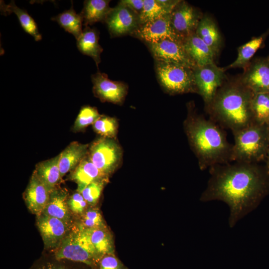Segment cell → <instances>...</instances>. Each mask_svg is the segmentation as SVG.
Returning <instances> with one entry per match:
<instances>
[{
    "instance_id": "9a60e30c",
    "label": "cell",
    "mask_w": 269,
    "mask_h": 269,
    "mask_svg": "<svg viewBox=\"0 0 269 269\" xmlns=\"http://www.w3.org/2000/svg\"><path fill=\"white\" fill-rule=\"evenodd\" d=\"M94 95L102 102L121 104L127 93L124 83L109 79L107 74L100 72L92 76Z\"/></svg>"
},
{
    "instance_id": "484cf974",
    "label": "cell",
    "mask_w": 269,
    "mask_h": 269,
    "mask_svg": "<svg viewBox=\"0 0 269 269\" xmlns=\"http://www.w3.org/2000/svg\"><path fill=\"white\" fill-rule=\"evenodd\" d=\"M0 10L1 13L4 15L11 13H15L18 17L21 27L26 32L32 36L37 41L41 39V35L34 20L26 10L17 7L13 1H11L8 4H5L1 1Z\"/></svg>"
},
{
    "instance_id": "8fae6325",
    "label": "cell",
    "mask_w": 269,
    "mask_h": 269,
    "mask_svg": "<svg viewBox=\"0 0 269 269\" xmlns=\"http://www.w3.org/2000/svg\"><path fill=\"white\" fill-rule=\"evenodd\" d=\"M202 17L198 10L181 0L170 13L172 26L183 40L195 33Z\"/></svg>"
},
{
    "instance_id": "cb8c5ba5",
    "label": "cell",
    "mask_w": 269,
    "mask_h": 269,
    "mask_svg": "<svg viewBox=\"0 0 269 269\" xmlns=\"http://www.w3.org/2000/svg\"><path fill=\"white\" fill-rule=\"evenodd\" d=\"M85 230L91 244L101 259L106 255L114 254L113 238L107 228Z\"/></svg>"
},
{
    "instance_id": "7c38bea8",
    "label": "cell",
    "mask_w": 269,
    "mask_h": 269,
    "mask_svg": "<svg viewBox=\"0 0 269 269\" xmlns=\"http://www.w3.org/2000/svg\"><path fill=\"white\" fill-rule=\"evenodd\" d=\"M105 21L113 36L133 33L139 26L138 15L120 3L111 8Z\"/></svg>"
},
{
    "instance_id": "ffe728a7",
    "label": "cell",
    "mask_w": 269,
    "mask_h": 269,
    "mask_svg": "<svg viewBox=\"0 0 269 269\" xmlns=\"http://www.w3.org/2000/svg\"><path fill=\"white\" fill-rule=\"evenodd\" d=\"M89 147L88 144L72 141L60 153L59 166L62 178L81 162L88 154Z\"/></svg>"
},
{
    "instance_id": "4316f807",
    "label": "cell",
    "mask_w": 269,
    "mask_h": 269,
    "mask_svg": "<svg viewBox=\"0 0 269 269\" xmlns=\"http://www.w3.org/2000/svg\"><path fill=\"white\" fill-rule=\"evenodd\" d=\"M266 35V33H265L260 36L254 37L240 46L238 50L237 58L226 67V69L232 68H243L244 69L249 64L251 59L256 51L262 45Z\"/></svg>"
},
{
    "instance_id": "1f68e13d",
    "label": "cell",
    "mask_w": 269,
    "mask_h": 269,
    "mask_svg": "<svg viewBox=\"0 0 269 269\" xmlns=\"http://www.w3.org/2000/svg\"><path fill=\"white\" fill-rule=\"evenodd\" d=\"M100 116L96 108L89 106L83 107L75 121L72 130L74 132L84 130L89 125H93Z\"/></svg>"
},
{
    "instance_id": "277c9868",
    "label": "cell",
    "mask_w": 269,
    "mask_h": 269,
    "mask_svg": "<svg viewBox=\"0 0 269 269\" xmlns=\"http://www.w3.org/2000/svg\"><path fill=\"white\" fill-rule=\"evenodd\" d=\"M233 134V162L258 163L265 160L269 149L268 125L253 123Z\"/></svg>"
},
{
    "instance_id": "f546056e",
    "label": "cell",
    "mask_w": 269,
    "mask_h": 269,
    "mask_svg": "<svg viewBox=\"0 0 269 269\" xmlns=\"http://www.w3.org/2000/svg\"><path fill=\"white\" fill-rule=\"evenodd\" d=\"M143 7L139 15V25L170 14L157 0H143Z\"/></svg>"
},
{
    "instance_id": "60d3db41",
    "label": "cell",
    "mask_w": 269,
    "mask_h": 269,
    "mask_svg": "<svg viewBox=\"0 0 269 269\" xmlns=\"http://www.w3.org/2000/svg\"><path fill=\"white\" fill-rule=\"evenodd\" d=\"M268 61H269V56L267 57Z\"/></svg>"
},
{
    "instance_id": "74e56055",
    "label": "cell",
    "mask_w": 269,
    "mask_h": 269,
    "mask_svg": "<svg viewBox=\"0 0 269 269\" xmlns=\"http://www.w3.org/2000/svg\"><path fill=\"white\" fill-rule=\"evenodd\" d=\"M36 269H70L67 267L57 263L46 262L41 263Z\"/></svg>"
},
{
    "instance_id": "f1b7e54d",
    "label": "cell",
    "mask_w": 269,
    "mask_h": 269,
    "mask_svg": "<svg viewBox=\"0 0 269 269\" xmlns=\"http://www.w3.org/2000/svg\"><path fill=\"white\" fill-rule=\"evenodd\" d=\"M254 123L259 125L269 124V93L254 94L252 102Z\"/></svg>"
},
{
    "instance_id": "30bf717a",
    "label": "cell",
    "mask_w": 269,
    "mask_h": 269,
    "mask_svg": "<svg viewBox=\"0 0 269 269\" xmlns=\"http://www.w3.org/2000/svg\"><path fill=\"white\" fill-rule=\"evenodd\" d=\"M36 225L46 249L57 248L70 232L71 224L43 213L37 216Z\"/></svg>"
},
{
    "instance_id": "e575fe53",
    "label": "cell",
    "mask_w": 269,
    "mask_h": 269,
    "mask_svg": "<svg viewBox=\"0 0 269 269\" xmlns=\"http://www.w3.org/2000/svg\"><path fill=\"white\" fill-rule=\"evenodd\" d=\"M67 202L71 212L81 215L86 211L88 205L82 194L78 191L68 197Z\"/></svg>"
},
{
    "instance_id": "d590c367",
    "label": "cell",
    "mask_w": 269,
    "mask_h": 269,
    "mask_svg": "<svg viewBox=\"0 0 269 269\" xmlns=\"http://www.w3.org/2000/svg\"><path fill=\"white\" fill-rule=\"evenodd\" d=\"M98 269H123V265L114 254L106 255L100 260Z\"/></svg>"
},
{
    "instance_id": "6da1fadb",
    "label": "cell",
    "mask_w": 269,
    "mask_h": 269,
    "mask_svg": "<svg viewBox=\"0 0 269 269\" xmlns=\"http://www.w3.org/2000/svg\"><path fill=\"white\" fill-rule=\"evenodd\" d=\"M209 170L210 177L200 199L227 204L231 228L255 210L269 194V174L265 166L234 162L216 165Z\"/></svg>"
},
{
    "instance_id": "44dd1931",
    "label": "cell",
    "mask_w": 269,
    "mask_h": 269,
    "mask_svg": "<svg viewBox=\"0 0 269 269\" xmlns=\"http://www.w3.org/2000/svg\"><path fill=\"white\" fill-rule=\"evenodd\" d=\"M60 153L50 159L40 161L35 166L34 171L50 191L58 187L61 182L59 161Z\"/></svg>"
},
{
    "instance_id": "d6a6232c",
    "label": "cell",
    "mask_w": 269,
    "mask_h": 269,
    "mask_svg": "<svg viewBox=\"0 0 269 269\" xmlns=\"http://www.w3.org/2000/svg\"><path fill=\"white\" fill-rule=\"evenodd\" d=\"M107 182L108 178L92 182L81 192V193L88 205L94 206L97 203L104 187Z\"/></svg>"
},
{
    "instance_id": "4dcf8cb0",
    "label": "cell",
    "mask_w": 269,
    "mask_h": 269,
    "mask_svg": "<svg viewBox=\"0 0 269 269\" xmlns=\"http://www.w3.org/2000/svg\"><path fill=\"white\" fill-rule=\"evenodd\" d=\"M92 127L94 131L101 137L115 139L118 123L115 118L101 115Z\"/></svg>"
},
{
    "instance_id": "e0dca14e",
    "label": "cell",
    "mask_w": 269,
    "mask_h": 269,
    "mask_svg": "<svg viewBox=\"0 0 269 269\" xmlns=\"http://www.w3.org/2000/svg\"><path fill=\"white\" fill-rule=\"evenodd\" d=\"M183 44L196 67L215 63L216 55L196 33L185 38Z\"/></svg>"
},
{
    "instance_id": "d6986e66",
    "label": "cell",
    "mask_w": 269,
    "mask_h": 269,
    "mask_svg": "<svg viewBox=\"0 0 269 269\" xmlns=\"http://www.w3.org/2000/svg\"><path fill=\"white\" fill-rule=\"evenodd\" d=\"M68 193L66 189L59 187L50 192L49 201L43 214L71 224V211L68 205Z\"/></svg>"
},
{
    "instance_id": "4fadbf2b",
    "label": "cell",
    "mask_w": 269,
    "mask_h": 269,
    "mask_svg": "<svg viewBox=\"0 0 269 269\" xmlns=\"http://www.w3.org/2000/svg\"><path fill=\"white\" fill-rule=\"evenodd\" d=\"M148 45L157 61L178 64L193 69L196 67L185 51L183 42L164 40Z\"/></svg>"
},
{
    "instance_id": "836d02e7",
    "label": "cell",
    "mask_w": 269,
    "mask_h": 269,
    "mask_svg": "<svg viewBox=\"0 0 269 269\" xmlns=\"http://www.w3.org/2000/svg\"><path fill=\"white\" fill-rule=\"evenodd\" d=\"M79 224L85 229L107 228L102 216L97 208H91L81 215Z\"/></svg>"
},
{
    "instance_id": "ab89813d",
    "label": "cell",
    "mask_w": 269,
    "mask_h": 269,
    "mask_svg": "<svg viewBox=\"0 0 269 269\" xmlns=\"http://www.w3.org/2000/svg\"><path fill=\"white\" fill-rule=\"evenodd\" d=\"M268 130H269V125H268Z\"/></svg>"
},
{
    "instance_id": "9c48e42d",
    "label": "cell",
    "mask_w": 269,
    "mask_h": 269,
    "mask_svg": "<svg viewBox=\"0 0 269 269\" xmlns=\"http://www.w3.org/2000/svg\"><path fill=\"white\" fill-rule=\"evenodd\" d=\"M134 32L148 44L157 43L164 40L180 42L183 41L172 26L170 14L140 25L132 33Z\"/></svg>"
},
{
    "instance_id": "3957f363",
    "label": "cell",
    "mask_w": 269,
    "mask_h": 269,
    "mask_svg": "<svg viewBox=\"0 0 269 269\" xmlns=\"http://www.w3.org/2000/svg\"><path fill=\"white\" fill-rule=\"evenodd\" d=\"M254 95L240 78L226 80L206 107L210 119L233 133L255 123L252 111Z\"/></svg>"
},
{
    "instance_id": "2e32d148",
    "label": "cell",
    "mask_w": 269,
    "mask_h": 269,
    "mask_svg": "<svg viewBox=\"0 0 269 269\" xmlns=\"http://www.w3.org/2000/svg\"><path fill=\"white\" fill-rule=\"evenodd\" d=\"M51 191L33 171L23 198L29 210L38 216L42 213L50 198Z\"/></svg>"
},
{
    "instance_id": "5b68a950",
    "label": "cell",
    "mask_w": 269,
    "mask_h": 269,
    "mask_svg": "<svg viewBox=\"0 0 269 269\" xmlns=\"http://www.w3.org/2000/svg\"><path fill=\"white\" fill-rule=\"evenodd\" d=\"M54 251L55 260L83 263L93 269L99 268L101 260L91 244L85 229L79 224Z\"/></svg>"
},
{
    "instance_id": "d4e9b609",
    "label": "cell",
    "mask_w": 269,
    "mask_h": 269,
    "mask_svg": "<svg viewBox=\"0 0 269 269\" xmlns=\"http://www.w3.org/2000/svg\"><path fill=\"white\" fill-rule=\"evenodd\" d=\"M109 2L106 0H85L83 8L80 13L84 25L86 26L96 22L105 21L111 9L109 5Z\"/></svg>"
},
{
    "instance_id": "7402d4cb",
    "label": "cell",
    "mask_w": 269,
    "mask_h": 269,
    "mask_svg": "<svg viewBox=\"0 0 269 269\" xmlns=\"http://www.w3.org/2000/svg\"><path fill=\"white\" fill-rule=\"evenodd\" d=\"M195 33L216 55L219 53L222 38L218 27L212 18L207 15L202 16Z\"/></svg>"
},
{
    "instance_id": "8992f818",
    "label": "cell",
    "mask_w": 269,
    "mask_h": 269,
    "mask_svg": "<svg viewBox=\"0 0 269 269\" xmlns=\"http://www.w3.org/2000/svg\"><path fill=\"white\" fill-rule=\"evenodd\" d=\"M156 72L161 85L169 93H197L194 69L178 64L156 60Z\"/></svg>"
},
{
    "instance_id": "5bb4252c",
    "label": "cell",
    "mask_w": 269,
    "mask_h": 269,
    "mask_svg": "<svg viewBox=\"0 0 269 269\" xmlns=\"http://www.w3.org/2000/svg\"><path fill=\"white\" fill-rule=\"evenodd\" d=\"M240 79L254 94L269 93V61L267 58L250 62Z\"/></svg>"
},
{
    "instance_id": "8d00e7d4",
    "label": "cell",
    "mask_w": 269,
    "mask_h": 269,
    "mask_svg": "<svg viewBox=\"0 0 269 269\" xmlns=\"http://www.w3.org/2000/svg\"><path fill=\"white\" fill-rule=\"evenodd\" d=\"M139 15L143 7V0H123L119 2Z\"/></svg>"
},
{
    "instance_id": "52a82bcc",
    "label": "cell",
    "mask_w": 269,
    "mask_h": 269,
    "mask_svg": "<svg viewBox=\"0 0 269 269\" xmlns=\"http://www.w3.org/2000/svg\"><path fill=\"white\" fill-rule=\"evenodd\" d=\"M88 155L99 170L108 177L119 165L122 151L115 139L101 137L89 146Z\"/></svg>"
},
{
    "instance_id": "ac0fdd59",
    "label": "cell",
    "mask_w": 269,
    "mask_h": 269,
    "mask_svg": "<svg viewBox=\"0 0 269 269\" xmlns=\"http://www.w3.org/2000/svg\"><path fill=\"white\" fill-rule=\"evenodd\" d=\"M108 178L94 164L88 154L71 171L69 179L75 182L77 185V191L81 193L84 189L92 182Z\"/></svg>"
},
{
    "instance_id": "ba28073f",
    "label": "cell",
    "mask_w": 269,
    "mask_h": 269,
    "mask_svg": "<svg viewBox=\"0 0 269 269\" xmlns=\"http://www.w3.org/2000/svg\"><path fill=\"white\" fill-rule=\"evenodd\" d=\"M194 74L197 93L202 97L206 107L226 80L224 70L214 63L196 67Z\"/></svg>"
},
{
    "instance_id": "83f0119b",
    "label": "cell",
    "mask_w": 269,
    "mask_h": 269,
    "mask_svg": "<svg viewBox=\"0 0 269 269\" xmlns=\"http://www.w3.org/2000/svg\"><path fill=\"white\" fill-rule=\"evenodd\" d=\"M56 21L65 31L72 34L77 40L81 35L83 19L80 14H77L71 7L51 18Z\"/></svg>"
},
{
    "instance_id": "603a6c76",
    "label": "cell",
    "mask_w": 269,
    "mask_h": 269,
    "mask_svg": "<svg viewBox=\"0 0 269 269\" xmlns=\"http://www.w3.org/2000/svg\"><path fill=\"white\" fill-rule=\"evenodd\" d=\"M77 46L82 53L91 57L98 66L103 49L99 44L98 34L95 29L85 26L77 39Z\"/></svg>"
},
{
    "instance_id": "7a4b0ae2",
    "label": "cell",
    "mask_w": 269,
    "mask_h": 269,
    "mask_svg": "<svg viewBox=\"0 0 269 269\" xmlns=\"http://www.w3.org/2000/svg\"><path fill=\"white\" fill-rule=\"evenodd\" d=\"M184 128L201 170L233 162V144L228 141L225 132L212 120L190 110L184 122Z\"/></svg>"
},
{
    "instance_id": "f35d334b",
    "label": "cell",
    "mask_w": 269,
    "mask_h": 269,
    "mask_svg": "<svg viewBox=\"0 0 269 269\" xmlns=\"http://www.w3.org/2000/svg\"><path fill=\"white\" fill-rule=\"evenodd\" d=\"M265 160H266L265 167H266V168L269 174V150L268 151V153L267 154Z\"/></svg>"
}]
</instances>
